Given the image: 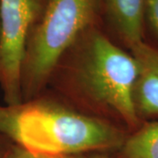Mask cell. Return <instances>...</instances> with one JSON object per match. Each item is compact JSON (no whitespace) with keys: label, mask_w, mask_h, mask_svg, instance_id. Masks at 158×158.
Masks as SVG:
<instances>
[{"label":"cell","mask_w":158,"mask_h":158,"mask_svg":"<svg viewBox=\"0 0 158 158\" xmlns=\"http://www.w3.org/2000/svg\"><path fill=\"white\" fill-rule=\"evenodd\" d=\"M47 0H0V89L6 105L22 102L21 68L29 32Z\"/></svg>","instance_id":"277c9868"},{"label":"cell","mask_w":158,"mask_h":158,"mask_svg":"<svg viewBox=\"0 0 158 158\" xmlns=\"http://www.w3.org/2000/svg\"><path fill=\"white\" fill-rule=\"evenodd\" d=\"M137 75V63L131 52L102 26H94L65 51L48 87L79 112L130 134L142 124L134 103Z\"/></svg>","instance_id":"6da1fadb"},{"label":"cell","mask_w":158,"mask_h":158,"mask_svg":"<svg viewBox=\"0 0 158 158\" xmlns=\"http://www.w3.org/2000/svg\"><path fill=\"white\" fill-rule=\"evenodd\" d=\"M113 155L114 158H158V119L142 122Z\"/></svg>","instance_id":"52a82bcc"},{"label":"cell","mask_w":158,"mask_h":158,"mask_svg":"<svg viewBox=\"0 0 158 158\" xmlns=\"http://www.w3.org/2000/svg\"><path fill=\"white\" fill-rule=\"evenodd\" d=\"M94 26H102L100 0L46 1L27 40L21 68L22 102L45 91L62 55L80 34Z\"/></svg>","instance_id":"3957f363"},{"label":"cell","mask_w":158,"mask_h":158,"mask_svg":"<svg viewBox=\"0 0 158 158\" xmlns=\"http://www.w3.org/2000/svg\"><path fill=\"white\" fill-rule=\"evenodd\" d=\"M12 142L6 137L0 135V158H6L10 151Z\"/></svg>","instance_id":"30bf717a"},{"label":"cell","mask_w":158,"mask_h":158,"mask_svg":"<svg viewBox=\"0 0 158 158\" xmlns=\"http://www.w3.org/2000/svg\"><path fill=\"white\" fill-rule=\"evenodd\" d=\"M128 132L79 112L46 91L14 106H0V135L33 152L52 155L114 153Z\"/></svg>","instance_id":"7a4b0ae2"},{"label":"cell","mask_w":158,"mask_h":158,"mask_svg":"<svg viewBox=\"0 0 158 158\" xmlns=\"http://www.w3.org/2000/svg\"><path fill=\"white\" fill-rule=\"evenodd\" d=\"M102 26L112 38L129 50L144 40L147 0H100Z\"/></svg>","instance_id":"5b68a950"},{"label":"cell","mask_w":158,"mask_h":158,"mask_svg":"<svg viewBox=\"0 0 158 158\" xmlns=\"http://www.w3.org/2000/svg\"><path fill=\"white\" fill-rule=\"evenodd\" d=\"M6 158H85V155H52L45 153L33 152L12 143Z\"/></svg>","instance_id":"9c48e42d"},{"label":"cell","mask_w":158,"mask_h":158,"mask_svg":"<svg viewBox=\"0 0 158 158\" xmlns=\"http://www.w3.org/2000/svg\"><path fill=\"white\" fill-rule=\"evenodd\" d=\"M129 51L138 67L134 90L137 116L142 122L158 119V48L142 40Z\"/></svg>","instance_id":"8992f818"},{"label":"cell","mask_w":158,"mask_h":158,"mask_svg":"<svg viewBox=\"0 0 158 158\" xmlns=\"http://www.w3.org/2000/svg\"><path fill=\"white\" fill-rule=\"evenodd\" d=\"M85 158H114L110 156L106 153H92L85 155Z\"/></svg>","instance_id":"8fae6325"},{"label":"cell","mask_w":158,"mask_h":158,"mask_svg":"<svg viewBox=\"0 0 158 158\" xmlns=\"http://www.w3.org/2000/svg\"><path fill=\"white\" fill-rule=\"evenodd\" d=\"M144 40L158 48V0H147L144 19Z\"/></svg>","instance_id":"ba28073f"}]
</instances>
